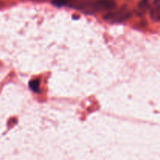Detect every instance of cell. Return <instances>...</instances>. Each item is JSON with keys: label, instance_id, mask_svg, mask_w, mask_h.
<instances>
[{"label": "cell", "instance_id": "277c9868", "mask_svg": "<svg viewBox=\"0 0 160 160\" xmlns=\"http://www.w3.org/2000/svg\"><path fill=\"white\" fill-rule=\"evenodd\" d=\"M30 88L34 92H38L39 91V88H40V81L38 80H33L29 83Z\"/></svg>", "mask_w": 160, "mask_h": 160}, {"label": "cell", "instance_id": "8992f818", "mask_svg": "<svg viewBox=\"0 0 160 160\" xmlns=\"http://www.w3.org/2000/svg\"><path fill=\"white\" fill-rule=\"evenodd\" d=\"M148 0H142L140 2V8L142 9H145V8L146 7L147 5H148Z\"/></svg>", "mask_w": 160, "mask_h": 160}, {"label": "cell", "instance_id": "6da1fadb", "mask_svg": "<svg viewBox=\"0 0 160 160\" xmlns=\"http://www.w3.org/2000/svg\"><path fill=\"white\" fill-rule=\"evenodd\" d=\"M115 7V0H96L92 6L94 10L98 11V12L112 10Z\"/></svg>", "mask_w": 160, "mask_h": 160}, {"label": "cell", "instance_id": "3957f363", "mask_svg": "<svg viewBox=\"0 0 160 160\" xmlns=\"http://www.w3.org/2000/svg\"><path fill=\"white\" fill-rule=\"evenodd\" d=\"M150 17L154 21H160V0H154L150 9Z\"/></svg>", "mask_w": 160, "mask_h": 160}, {"label": "cell", "instance_id": "7a4b0ae2", "mask_svg": "<svg viewBox=\"0 0 160 160\" xmlns=\"http://www.w3.org/2000/svg\"><path fill=\"white\" fill-rule=\"evenodd\" d=\"M131 16V12L126 9V8H121L116 12H109L105 18L106 20H109L111 21H122Z\"/></svg>", "mask_w": 160, "mask_h": 160}, {"label": "cell", "instance_id": "5b68a950", "mask_svg": "<svg viewBox=\"0 0 160 160\" xmlns=\"http://www.w3.org/2000/svg\"><path fill=\"white\" fill-rule=\"evenodd\" d=\"M74 0H53L52 3L56 6H63Z\"/></svg>", "mask_w": 160, "mask_h": 160}]
</instances>
